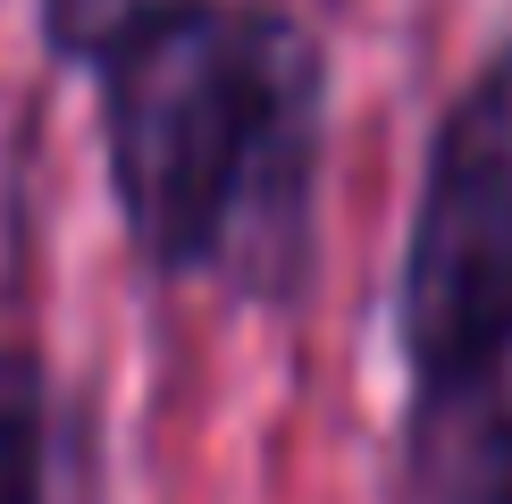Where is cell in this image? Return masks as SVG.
I'll use <instances>...</instances> for the list:
<instances>
[{
    "mask_svg": "<svg viewBox=\"0 0 512 504\" xmlns=\"http://www.w3.org/2000/svg\"><path fill=\"white\" fill-rule=\"evenodd\" d=\"M93 59L110 185L152 269L286 294L311 244L319 42L269 0H126Z\"/></svg>",
    "mask_w": 512,
    "mask_h": 504,
    "instance_id": "cell-1",
    "label": "cell"
},
{
    "mask_svg": "<svg viewBox=\"0 0 512 504\" xmlns=\"http://www.w3.org/2000/svg\"><path fill=\"white\" fill-rule=\"evenodd\" d=\"M403 353L395 504H512V59L437 118L403 252Z\"/></svg>",
    "mask_w": 512,
    "mask_h": 504,
    "instance_id": "cell-2",
    "label": "cell"
},
{
    "mask_svg": "<svg viewBox=\"0 0 512 504\" xmlns=\"http://www.w3.org/2000/svg\"><path fill=\"white\" fill-rule=\"evenodd\" d=\"M51 471V395L26 345H0V504H42Z\"/></svg>",
    "mask_w": 512,
    "mask_h": 504,
    "instance_id": "cell-3",
    "label": "cell"
}]
</instances>
